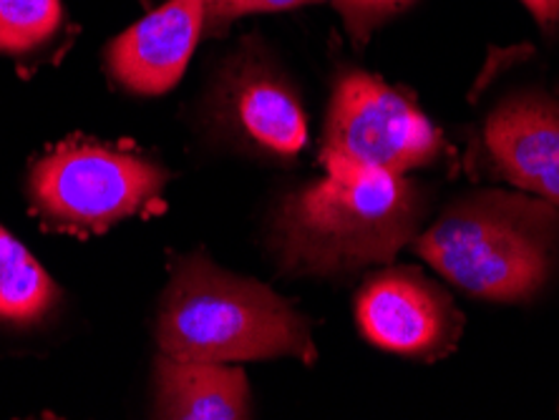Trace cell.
<instances>
[{"label": "cell", "instance_id": "1", "mask_svg": "<svg viewBox=\"0 0 559 420\" xmlns=\"http://www.w3.org/2000/svg\"><path fill=\"white\" fill-rule=\"evenodd\" d=\"M325 177L285 196L273 250L287 275L335 277L389 265L418 235L426 194L406 175L323 156Z\"/></svg>", "mask_w": 559, "mask_h": 420}, {"label": "cell", "instance_id": "2", "mask_svg": "<svg viewBox=\"0 0 559 420\" xmlns=\"http://www.w3.org/2000/svg\"><path fill=\"white\" fill-rule=\"evenodd\" d=\"M414 252L472 298L527 302L555 272L559 207L527 194H468L416 235Z\"/></svg>", "mask_w": 559, "mask_h": 420}, {"label": "cell", "instance_id": "3", "mask_svg": "<svg viewBox=\"0 0 559 420\" xmlns=\"http://www.w3.org/2000/svg\"><path fill=\"white\" fill-rule=\"evenodd\" d=\"M156 343L164 356L200 362L316 360L308 320L270 287L204 257H179L162 298Z\"/></svg>", "mask_w": 559, "mask_h": 420}, {"label": "cell", "instance_id": "4", "mask_svg": "<svg viewBox=\"0 0 559 420\" xmlns=\"http://www.w3.org/2000/svg\"><path fill=\"white\" fill-rule=\"evenodd\" d=\"M167 171L124 146L73 136L33 164L28 194L46 225L104 232L159 200Z\"/></svg>", "mask_w": 559, "mask_h": 420}, {"label": "cell", "instance_id": "5", "mask_svg": "<svg viewBox=\"0 0 559 420\" xmlns=\"http://www.w3.org/2000/svg\"><path fill=\"white\" fill-rule=\"evenodd\" d=\"M447 152L443 134L401 91L366 71H345L333 86L323 156L406 175Z\"/></svg>", "mask_w": 559, "mask_h": 420}, {"label": "cell", "instance_id": "6", "mask_svg": "<svg viewBox=\"0 0 559 420\" xmlns=\"http://www.w3.org/2000/svg\"><path fill=\"white\" fill-rule=\"evenodd\" d=\"M356 317L378 348L418 360L449 356L464 331L449 295L414 267L385 269L368 279L358 292Z\"/></svg>", "mask_w": 559, "mask_h": 420}, {"label": "cell", "instance_id": "7", "mask_svg": "<svg viewBox=\"0 0 559 420\" xmlns=\"http://www.w3.org/2000/svg\"><path fill=\"white\" fill-rule=\"evenodd\" d=\"M217 94L222 121L250 149L275 159H293L306 149V109L283 73L258 51L235 56Z\"/></svg>", "mask_w": 559, "mask_h": 420}, {"label": "cell", "instance_id": "8", "mask_svg": "<svg viewBox=\"0 0 559 420\" xmlns=\"http://www.w3.org/2000/svg\"><path fill=\"white\" fill-rule=\"evenodd\" d=\"M484 149L499 177L559 207V101L527 91L509 96L484 123Z\"/></svg>", "mask_w": 559, "mask_h": 420}, {"label": "cell", "instance_id": "9", "mask_svg": "<svg viewBox=\"0 0 559 420\" xmlns=\"http://www.w3.org/2000/svg\"><path fill=\"white\" fill-rule=\"evenodd\" d=\"M204 33V0H167L134 23L106 51L111 76L142 96H159L179 84Z\"/></svg>", "mask_w": 559, "mask_h": 420}, {"label": "cell", "instance_id": "10", "mask_svg": "<svg viewBox=\"0 0 559 420\" xmlns=\"http://www.w3.org/2000/svg\"><path fill=\"white\" fill-rule=\"evenodd\" d=\"M156 413L179 420H237L250 416V385L227 362L156 360Z\"/></svg>", "mask_w": 559, "mask_h": 420}, {"label": "cell", "instance_id": "11", "mask_svg": "<svg viewBox=\"0 0 559 420\" xmlns=\"http://www.w3.org/2000/svg\"><path fill=\"white\" fill-rule=\"evenodd\" d=\"M59 287L38 260L0 227V323L36 325L59 304Z\"/></svg>", "mask_w": 559, "mask_h": 420}, {"label": "cell", "instance_id": "12", "mask_svg": "<svg viewBox=\"0 0 559 420\" xmlns=\"http://www.w3.org/2000/svg\"><path fill=\"white\" fill-rule=\"evenodd\" d=\"M63 26L61 0H0V53L44 51Z\"/></svg>", "mask_w": 559, "mask_h": 420}, {"label": "cell", "instance_id": "13", "mask_svg": "<svg viewBox=\"0 0 559 420\" xmlns=\"http://www.w3.org/2000/svg\"><path fill=\"white\" fill-rule=\"evenodd\" d=\"M345 28L356 44H366L371 33L393 15L406 11L414 0H333Z\"/></svg>", "mask_w": 559, "mask_h": 420}, {"label": "cell", "instance_id": "14", "mask_svg": "<svg viewBox=\"0 0 559 420\" xmlns=\"http://www.w3.org/2000/svg\"><path fill=\"white\" fill-rule=\"evenodd\" d=\"M308 3H320V0H204V31L217 36L242 15L290 11Z\"/></svg>", "mask_w": 559, "mask_h": 420}, {"label": "cell", "instance_id": "15", "mask_svg": "<svg viewBox=\"0 0 559 420\" xmlns=\"http://www.w3.org/2000/svg\"><path fill=\"white\" fill-rule=\"evenodd\" d=\"M534 15L537 26L547 33V36H557L559 33V0H520Z\"/></svg>", "mask_w": 559, "mask_h": 420}]
</instances>
